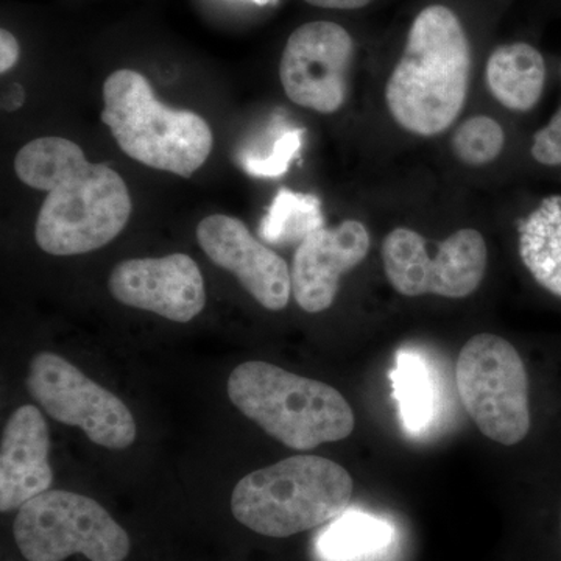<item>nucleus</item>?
Returning a JSON list of instances; mask_svg holds the SVG:
<instances>
[{
    "mask_svg": "<svg viewBox=\"0 0 561 561\" xmlns=\"http://www.w3.org/2000/svg\"><path fill=\"white\" fill-rule=\"evenodd\" d=\"M18 179L47 192L36 219L39 249L76 256L108 245L130 220L133 203L121 173L88 161L79 144L43 136L25 144L14 160Z\"/></svg>",
    "mask_w": 561,
    "mask_h": 561,
    "instance_id": "obj_1",
    "label": "nucleus"
},
{
    "mask_svg": "<svg viewBox=\"0 0 561 561\" xmlns=\"http://www.w3.org/2000/svg\"><path fill=\"white\" fill-rule=\"evenodd\" d=\"M470 73L471 46L459 18L448 7H426L387 81V108L413 135H440L463 110Z\"/></svg>",
    "mask_w": 561,
    "mask_h": 561,
    "instance_id": "obj_2",
    "label": "nucleus"
},
{
    "mask_svg": "<svg viewBox=\"0 0 561 561\" xmlns=\"http://www.w3.org/2000/svg\"><path fill=\"white\" fill-rule=\"evenodd\" d=\"M228 397L247 419L298 451L345 440L356 424L341 391L268 362L238 365L228 378Z\"/></svg>",
    "mask_w": 561,
    "mask_h": 561,
    "instance_id": "obj_3",
    "label": "nucleus"
},
{
    "mask_svg": "<svg viewBox=\"0 0 561 561\" xmlns=\"http://www.w3.org/2000/svg\"><path fill=\"white\" fill-rule=\"evenodd\" d=\"M353 490L350 472L334 460L294 456L241 479L231 511L256 534L287 538L334 522L348 507Z\"/></svg>",
    "mask_w": 561,
    "mask_h": 561,
    "instance_id": "obj_4",
    "label": "nucleus"
},
{
    "mask_svg": "<svg viewBox=\"0 0 561 561\" xmlns=\"http://www.w3.org/2000/svg\"><path fill=\"white\" fill-rule=\"evenodd\" d=\"M102 122L133 160L183 179L205 164L214 146L201 114L165 105L150 81L131 69L116 70L103 83Z\"/></svg>",
    "mask_w": 561,
    "mask_h": 561,
    "instance_id": "obj_5",
    "label": "nucleus"
},
{
    "mask_svg": "<svg viewBox=\"0 0 561 561\" xmlns=\"http://www.w3.org/2000/svg\"><path fill=\"white\" fill-rule=\"evenodd\" d=\"M465 411L490 440L515 446L531 430L530 379L518 350L500 335H474L456 364Z\"/></svg>",
    "mask_w": 561,
    "mask_h": 561,
    "instance_id": "obj_6",
    "label": "nucleus"
},
{
    "mask_svg": "<svg viewBox=\"0 0 561 561\" xmlns=\"http://www.w3.org/2000/svg\"><path fill=\"white\" fill-rule=\"evenodd\" d=\"M14 540L27 561H62L83 553L91 561H122L130 538L98 501L49 490L22 505Z\"/></svg>",
    "mask_w": 561,
    "mask_h": 561,
    "instance_id": "obj_7",
    "label": "nucleus"
},
{
    "mask_svg": "<svg viewBox=\"0 0 561 561\" xmlns=\"http://www.w3.org/2000/svg\"><path fill=\"white\" fill-rule=\"evenodd\" d=\"M381 254L391 287L404 297H470L481 286L489 262L485 239L471 228L454 232L432 257L423 236L397 228L387 234Z\"/></svg>",
    "mask_w": 561,
    "mask_h": 561,
    "instance_id": "obj_8",
    "label": "nucleus"
},
{
    "mask_svg": "<svg viewBox=\"0 0 561 561\" xmlns=\"http://www.w3.org/2000/svg\"><path fill=\"white\" fill-rule=\"evenodd\" d=\"M27 390L51 419L80 427L95 445L125 449L136 440V421L124 401L58 354L33 357Z\"/></svg>",
    "mask_w": 561,
    "mask_h": 561,
    "instance_id": "obj_9",
    "label": "nucleus"
},
{
    "mask_svg": "<svg viewBox=\"0 0 561 561\" xmlns=\"http://www.w3.org/2000/svg\"><path fill=\"white\" fill-rule=\"evenodd\" d=\"M354 41L330 21L302 24L291 33L279 61V80L287 98L301 108L332 114L348 94Z\"/></svg>",
    "mask_w": 561,
    "mask_h": 561,
    "instance_id": "obj_10",
    "label": "nucleus"
},
{
    "mask_svg": "<svg viewBox=\"0 0 561 561\" xmlns=\"http://www.w3.org/2000/svg\"><path fill=\"white\" fill-rule=\"evenodd\" d=\"M108 290L130 308L187 323L205 309V280L197 262L184 253L121 262L111 272Z\"/></svg>",
    "mask_w": 561,
    "mask_h": 561,
    "instance_id": "obj_11",
    "label": "nucleus"
},
{
    "mask_svg": "<svg viewBox=\"0 0 561 561\" xmlns=\"http://www.w3.org/2000/svg\"><path fill=\"white\" fill-rule=\"evenodd\" d=\"M197 241L206 256L231 272L265 309L283 311L289 305V265L276 251L257 241L242 220L213 214L198 224Z\"/></svg>",
    "mask_w": 561,
    "mask_h": 561,
    "instance_id": "obj_12",
    "label": "nucleus"
},
{
    "mask_svg": "<svg viewBox=\"0 0 561 561\" xmlns=\"http://www.w3.org/2000/svg\"><path fill=\"white\" fill-rule=\"evenodd\" d=\"M370 232L359 220L321 228L297 247L291 264V294L302 311H327L337 297L343 273L357 267L370 251Z\"/></svg>",
    "mask_w": 561,
    "mask_h": 561,
    "instance_id": "obj_13",
    "label": "nucleus"
},
{
    "mask_svg": "<svg viewBox=\"0 0 561 561\" xmlns=\"http://www.w3.org/2000/svg\"><path fill=\"white\" fill-rule=\"evenodd\" d=\"M49 427L35 405L10 416L0 448V511H16L46 493L54 482L49 463Z\"/></svg>",
    "mask_w": 561,
    "mask_h": 561,
    "instance_id": "obj_14",
    "label": "nucleus"
},
{
    "mask_svg": "<svg viewBox=\"0 0 561 561\" xmlns=\"http://www.w3.org/2000/svg\"><path fill=\"white\" fill-rule=\"evenodd\" d=\"M546 70L541 51L527 43L497 47L486 61V84L504 108L527 113L541 101Z\"/></svg>",
    "mask_w": 561,
    "mask_h": 561,
    "instance_id": "obj_15",
    "label": "nucleus"
},
{
    "mask_svg": "<svg viewBox=\"0 0 561 561\" xmlns=\"http://www.w3.org/2000/svg\"><path fill=\"white\" fill-rule=\"evenodd\" d=\"M519 256L535 283L561 300V195L542 198L522 221Z\"/></svg>",
    "mask_w": 561,
    "mask_h": 561,
    "instance_id": "obj_16",
    "label": "nucleus"
},
{
    "mask_svg": "<svg viewBox=\"0 0 561 561\" xmlns=\"http://www.w3.org/2000/svg\"><path fill=\"white\" fill-rule=\"evenodd\" d=\"M391 540V529L381 519L353 512L334 519L321 531L317 552L323 561H362L381 552Z\"/></svg>",
    "mask_w": 561,
    "mask_h": 561,
    "instance_id": "obj_17",
    "label": "nucleus"
},
{
    "mask_svg": "<svg viewBox=\"0 0 561 561\" xmlns=\"http://www.w3.org/2000/svg\"><path fill=\"white\" fill-rule=\"evenodd\" d=\"M324 228L319 197L302 192L279 190L262 217L261 239L275 247L300 245L312 232Z\"/></svg>",
    "mask_w": 561,
    "mask_h": 561,
    "instance_id": "obj_18",
    "label": "nucleus"
},
{
    "mask_svg": "<svg viewBox=\"0 0 561 561\" xmlns=\"http://www.w3.org/2000/svg\"><path fill=\"white\" fill-rule=\"evenodd\" d=\"M391 381L405 430H424L434 415L435 400L434 386L424 362L416 354L402 351L397 357V368L391 371Z\"/></svg>",
    "mask_w": 561,
    "mask_h": 561,
    "instance_id": "obj_19",
    "label": "nucleus"
},
{
    "mask_svg": "<svg viewBox=\"0 0 561 561\" xmlns=\"http://www.w3.org/2000/svg\"><path fill=\"white\" fill-rule=\"evenodd\" d=\"M451 146L463 164L479 168L500 157L505 146V131L500 122L489 116H474L457 127Z\"/></svg>",
    "mask_w": 561,
    "mask_h": 561,
    "instance_id": "obj_20",
    "label": "nucleus"
},
{
    "mask_svg": "<svg viewBox=\"0 0 561 561\" xmlns=\"http://www.w3.org/2000/svg\"><path fill=\"white\" fill-rule=\"evenodd\" d=\"M302 135H305V130H297V128L280 133L278 139L273 142L271 153L242 154V168L251 176L276 179V176L284 175L289 169L291 160L301 149Z\"/></svg>",
    "mask_w": 561,
    "mask_h": 561,
    "instance_id": "obj_21",
    "label": "nucleus"
},
{
    "mask_svg": "<svg viewBox=\"0 0 561 561\" xmlns=\"http://www.w3.org/2000/svg\"><path fill=\"white\" fill-rule=\"evenodd\" d=\"M530 153L538 164L548 168L561 165V108L556 111L545 127L535 133Z\"/></svg>",
    "mask_w": 561,
    "mask_h": 561,
    "instance_id": "obj_22",
    "label": "nucleus"
},
{
    "mask_svg": "<svg viewBox=\"0 0 561 561\" xmlns=\"http://www.w3.org/2000/svg\"><path fill=\"white\" fill-rule=\"evenodd\" d=\"M20 43L14 38L13 33L2 28L0 31V72H9L18 60H20Z\"/></svg>",
    "mask_w": 561,
    "mask_h": 561,
    "instance_id": "obj_23",
    "label": "nucleus"
},
{
    "mask_svg": "<svg viewBox=\"0 0 561 561\" xmlns=\"http://www.w3.org/2000/svg\"><path fill=\"white\" fill-rule=\"evenodd\" d=\"M313 7L332 10H357L368 5L371 0H305Z\"/></svg>",
    "mask_w": 561,
    "mask_h": 561,
    "instance_id": "obj_24",
    "label": "nucleus"
},
{
    "mask_svg": "<svg viewBox=\"0 0 561 561\" xmlns=\"http://www.w3.org/2000/svg\"><path fill=\"white\" fill-rule=\"evenodd\" d=\"M253 2L260 3V5H267V3L273 2V0H253Z\"/></svg>",
    "mask_w": 561,
    "mask_h": 561,
    "instance_id": "obj_25",
    "label": "nucleus"
},
{
    "mask_svg": "<svg viewBox=\"0 0 561 561\" xmlns=\"http://www.w3.org/2000/svg\"><path fill=\"white\" fill-rule=\"evenodd\" d=\"M560 535H561V512H560Z\"/></svg>",
    "mask_w": 561,
    "mask_h": 561,
    "instance_id": "obj_26",
    "label": "nucleus"
}]
</instances>
